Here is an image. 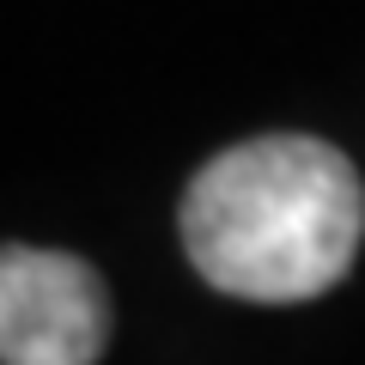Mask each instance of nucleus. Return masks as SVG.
I'll list each match as a JSON object with an SVG mask.
<instances>
[{"instance_id": "2", "label": "nucleus", "mask_w": 365, "mask_h": 365, "mask_svg": "<svg viewBox=\"0 0 365 365\" xmlns=\"http://www.w3.org/2000/svg\"><path fill=\"white\" fill-rule=\"evenodd\" d=\"M104 335V280L79 256L0 244V365H91Z\"/></svg>"}, {"instance_id": "1", "label": "nucleus", "mask_w": 365, "mask_h": 365, "mask_svg": "<svg viewBox=\"0 0 365 365\" xmlns=\"http://www.w3.org/2000/svg\"><path fill=\"white\" fill-rule=\"evenodd\" d=\"M365 237V182L317 134H262L225 146L182 195V250L232 299L299 304L353 268Z\"/></svg>"}]
</instances>
